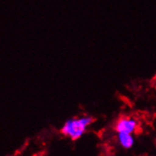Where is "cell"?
<instances>
[{"mask_svg":"<svg viewBox=\"0 0 156 156\" xmlns=\"http://www.w3.org/2000/svg\"><path fill=\"white\" fill-rule=\"evenodd\" d=\"M94 122V118L91 116H80L68 119L62 127L61 132L71 140H78L84 134L88 126Z\"/></svg>","mask_w":156,"mask_h":156,"instance_id":"cell-1","label":"cell"},{"mask_svg":"<svg viewBox=\"0 0 156 156\" xmlns=\"http://www.w3.org/2000/svg\"><path fill=\"white\" fill-rule=\"evenodd\" d=\"M139 128V123L135 118L131 116H121L119 117L115 124V130L117 133H134Z\"/></svg>","mask_w":156,"mask_h":156,"instance_id":"cell-2","label":"cell"},{"mask_svg":"<svg viewBox=\"0 0 156 156\" xmlns=\"http://www.w3.org/2000/svg\"><path fill=\"white\" fill-rule=\"evenodd\" d=\"M117 141L122 148L129 150L134 145V138L133 134L125 133H117Z\"/></svg>","mask_w":156,"mask_h":156,"instance_id":"cell-3","label":"cell"},{"mask_svg":"<svg viewBox=\"0 0 156 156\" xmlns=\"http://www.w3.org/2000/svg\"><path fill=\"white\" fill-rule=\"evenodd\" d=\"M153 81H155L156 82V75L154 76V78H153Z\"/></svg>","mask_w":156,"mask_h":156,"instance_id":"cell-4","label":"cell"}]
</instances>
